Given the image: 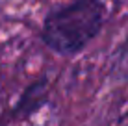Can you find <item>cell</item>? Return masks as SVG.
Returning <instances> with one entry per match:
<instances>
[{"label": "cell", "instance_id": "obj_1", "mask_svg": "<svg viewBox=\"0 0 128 126\" xmlns=\"http://www.w3.org/2000/svg\"><path fill=\"white\" fill-rule=\"evenodd\" d=\"M106 19L102 0H72L52 9L43 20V43L63 58H72L100 33Z\"/></svg>", "mask_w": 128, "mask_h": 126}, {"label": "cell", "instance_id": "obj_2", "mask_svg": "<svg viewBox=\"0 0 128 126\" xmlns=\"http://www.w3.org/2000/svg\"><path fill=\"white\" fill-rule=\"evenodd\" d=\"M48 93H50V87H48L46 76L30 82L22 89L20 97L17 98L11 115L15 119H30L34 113H37L41 108H45L48 104Z\"/></svg>", "mask_w": 128, "mask_h": 126}, {"label": "cell", "instance_id": "obj_3", "mask_svg": "<svg viewBox=\"0 0 128 126\" xmlns=\"http://www.w3.org/2000/svg\"><path fill=\"white\" fill-rule=\"evenodd\" d=\"M39 126H41V124H39Z\"/></svg>", "mask_w": 128, "mask_h": 126}]
</instances>
